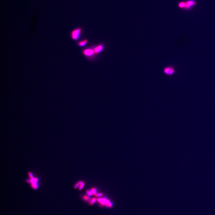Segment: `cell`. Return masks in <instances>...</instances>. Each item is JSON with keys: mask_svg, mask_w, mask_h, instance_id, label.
Masks as SVG:
<instances>
[{"mask_svg": "<svg viewBox=\"0 0 215 215\" xmlns=\"http://www.w3.org/2000/svg\"><path fill=\"white\" fill-rule=\"evenodd\" d=\"M96 201V199L95 198H93L90 200V203L91 205H93L95 203Z\"/></svg>", "mask_w": 215, "mask_h": 215, "instance_id": "cell-12", "label": "cell"}, {"mask_svg": "<svg viewBox=\"0 0 215 215\" xmlns=\"http://www.w3.org/2000/svg\"><path fill=\"white\" fill-rule=\"evenodd\" d=\"M85 185V183L83 182L80 185V187H79V190H81Z\"/></svg>", "mask_w": 215, "mask_h": 215, "instance_id": "cell-13", "label": "cell"}, {"mask_svg": "<svg viewBox=\"0 0 215 215\" xmlns=\"http://www.w3.org/2000/svg\"><path fill=\"white\" fill-rule=\"evenodd\" d=\"M104 46L103 45H100L96 46L94 49V53L98 54L101 52L103 50Z\"/></svg>", "mask_w": 215, "mask_h": 215, "instance_id": "cell-7", "label": "cell"}, {"mask_svg": "<svg viewBox=\"0 0 215 215\" xmlns=\"http://www.w3.org/2000/svg\"><path fill=\"white\" fill-rule=\"evenodd\" d=\"M91 192L92 194V195H95L97 193V192H96V188H92L91 190Z\"/></svg>", "mask_w": 215, "mask_h": 215, "instance_id": "cell-10", "label": "cell"}, {"mask_svg": "<svg viewBox=\"0 0 215 215\" xmlns=\"http://www.w3.org/2000/svg\"><path fill=\"white\" fill-rule=\"evenodd\" d=\"M83 200L85 201H90V198L86 195H84L83 197Z\"/></svg>", "mask_w": 215, "mask_h": 215, "instance_id": "cell-11", "label": "cell"}, {"mask_svg": "<svg viewBox=\"0 0 215 215\" xmlns=\"http://www.w3.org/2000/svg\"><path fill=\"white\" fill-rule=\"evenodd\" d=\"M83 54L87 56L90 57L94 54V50L91 48H88L83 51Z\"/></svg>", "mask_w": 215, "mask_h": 215, "instance_id": "cell-6", "label": "cell"}, {"mask_svg": "<svg viewBox=\"0 0 215 215\" xmlns=\"http://www.w3.org/2000/svg\"><path fill=\"white\" fill-rule=\"evenodd\" d=\"M83 182L82 181H80L79 182H78L77 183L79 185H80Z\"/></svg>", "mask_w": 215, "mask_h": 215, "instance_id": "cell-17", "label": "cell"}, {"mask_svg": "<svg viewBox=\"0 0 215 215\" xmlns=\"http://www.w3.org/2000/svg\"><path fill=\"white\" fill-rule=\"evenodd\" d=\"M97 201L102 206H104L108 207H111L112 206V203L109 200L105 198H99L97 199Z\"/></svg>", "mask_w": 215, "mask_h": 215, "instance_id": "cell-4", "label": "cell"}, {"mask_svg": "<svg viewBox=\"0 0 215 215\" xmlns=\"http://www.w3.org/2000/svg\"><path fill=\"white\" fill-rule=\"evenodd\" d=\"M82 31V29L80 28H76L71 32V37L74 41H77L79 39Z\"/></svg>", "mask_w": 215, "mask_h": 215, "instance_id": "cell-3", "label": "cell"}, {"mask_svg": "<svg viewBox=\"0 0 215 215\" xmlns=\"http://www.w3.org/2000/svg\"><path fill=\"white\" fill-rule=\"evenodd\" d=\"M86 192L88 195V196H92V195H93L91 191L89 190H87L86 191Z\"/></svg>", "mask_w": 215, "mask_h": 215, "instance_id": "cell-14", "label": "cell"}, {"mask_svg": "<svg viewBox=\"0 0 215 215\" xmlns=\"http://www.w3.org/2000/svg\"><path fill=\"white\" fill-rule=\"evenodd\" d=\"M27 174L29 178H31L34 176V173L32 171H28Z\"/></svg>", "mask_w": 215, "mask_h": 215, "instance_id": "cell-9", "label": "cell"}, {"mask_svg": "<svg viewBox=\"0 0 215 215\" xmlns=\"http://www.w3.org/2000/svg\"><path fill=\"white\" fill-rule=\"evenodd\" d=\"M184 6L183 10L188 11L192 10L197 4V0H184Z\"/></svg>", "mask_w": 215, "mask_h": 215, "instance_id": "cell-2", "label": "cell"}, {"mask_svg": "<svg viewBox=\"0 0 215 215\" xmlns=\"http://www.w3.org/2000/svg\"><path fill=\"white\" fill-rule=\"evenodd\" d=\"M79 185L77 183L75 185L74 187V188L75 189L77 188H78V187H79Z\"/></svg>", "mask_w": 215, "mask_h": 215, "instance_id": "cell-16", "label": "cell"}, {"mask_svg": "<svg viewBox=\"0 0 215 215\" xmlns=\"http://www.w3.org/2000/svg\"><path fill=\"white\" fill-rule=\"evenodd\" d=\"M88 42V40L87 39H85L79 42L78 43V45L80 47H82L86 45Z\"/></svg>", "mask_w": 215, "mask_h": 215, "instance_id": "cell-8", "label": "cell"}, {"mask_svg": "<svg viewBox=\"0 0 215 215\" xmlns=\"http://www.w3.org/2000/svg\"><path fill=\"white\" fill-rule=\"evenodd\" d=\"M175 72L174 68L172 66L165 67L163 70L164 73L166 75L170 76L172 75Z\"/></svg>", "mask_w": 215, "mask_h": 215, "instance_id": "cell-5", "label": "cell"}, {"mask_svg": "<svg viewBox=\"0 0 215 215\" xmlns=\"http://www.w3.org/2000/svg\"><path fill=\"white\" fill-rule=\"evenodd\" d=\"M25 182L30 185V187L34 190H37L41 186L40 178L39 176H34L31 178L25 179Z\"/></svg>", "mask_w": 215, "mask_h": 215, "instance_id": "cell-1", "label": "cell"}, {"mask_svg": "<svg viewBox=\"0 0 215 215\" xmlns=\"http://www.w3.org/2000/svg\"><path fill=\"white\" fill-rule=\"evenodd\" d=\"M103 194L102 193H98L96 194L95 196L96 197L102 196H103Z\"/></svg>", "mask_w": 215, "mask_h": 215, "instance_id": "cell-15", "label": "cell"}]
</instances>
